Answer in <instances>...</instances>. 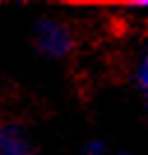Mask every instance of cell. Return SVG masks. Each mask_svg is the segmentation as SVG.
Returning a JSON list of instances; mask_svg holds the SVG:
<instances>
[{
  "label": "cell",
  "mask_w": 148,
  "mask_h": 155,
  "mask_svg": "<svg viewBox=\"0 0 148 155\" xmlns=\"http://www.w3.org/2000/svg\"><path fill=\"white\" fill-rule=\"evenodd\" d=\"M32 46L39 56L51 60L70 58L79 46V35L70 21L44 16L32 26Z\"/></svg>",
  "instance_id": "cell-1"
},
{
  "label": "cell",
  "mask_w": 148,
  "mask_h": 155,
  "mask_svg": "<svg viewBox=\"0 0 148 155\" xmlns=\"http://www.w3.org/2000/svg\"><path fill=\"white\" fill-rule=\"evenodd\" d=\"M0 155H37L30 130L16 118L0 120Z\"/></svg>",
  "instance_id": "cell-2"
},
{
  "label": "cell",
  "mask_w": 148,
  "mask_h": 155,
  "mask_svg": "<svg viewBox=\"0 0 148 155\" xmlns=\"http://www.w3.org/2000/svg\"><path fill=\"white\" fill-rule=\"evenodd\" d=\"M134 79H136V86L141 88V93H148V53L141 56V60L134 70Z\"/></svg>",
  "instance_id": "cell-3"
},
{
  "label": "cell",
  "mask_w": 148,
  "mask_h": 155,
  "mask_svg": "<svg viewBox=\"0 0 148 155\" xmlns=\"http://www.w3.org/2000/svg\"><path fill=\"white\" fill-rule=\"evenodd\" d=\"M107 153H109V148L102 139H90L81 146V155H107Z\"/></svg>",
  "instance_id": "cell-4"
},
{
  "label": "cell",
  "mask_w": 148,
  "mask_h": 155,
  "mask_svg": "<svg viewBox=\"0 0 148 155\" xmlns=\"http://www.w3.org/2000/svg\"><path fill=\"white\" fill-rule=\"evenodd\" d=\"M143 102H146V111H148V93H143Z\"/></svg>",
  "instance_id": "cell-5"
},
{
  "label": "cell",
  "mask_w": 148,
  "mask_h": 155,
  "mask_svg": "<svg viewBox=\"0 0 148 155\" xmlns=\"http://www.w3.org/2000/svg\"><path fill=\"white\" fill-rule=\"evenodd\" d=\"M107 155H130V153H107Z\"/></svg>",
  "instance_id": "cell-6"
}]
</instances>
